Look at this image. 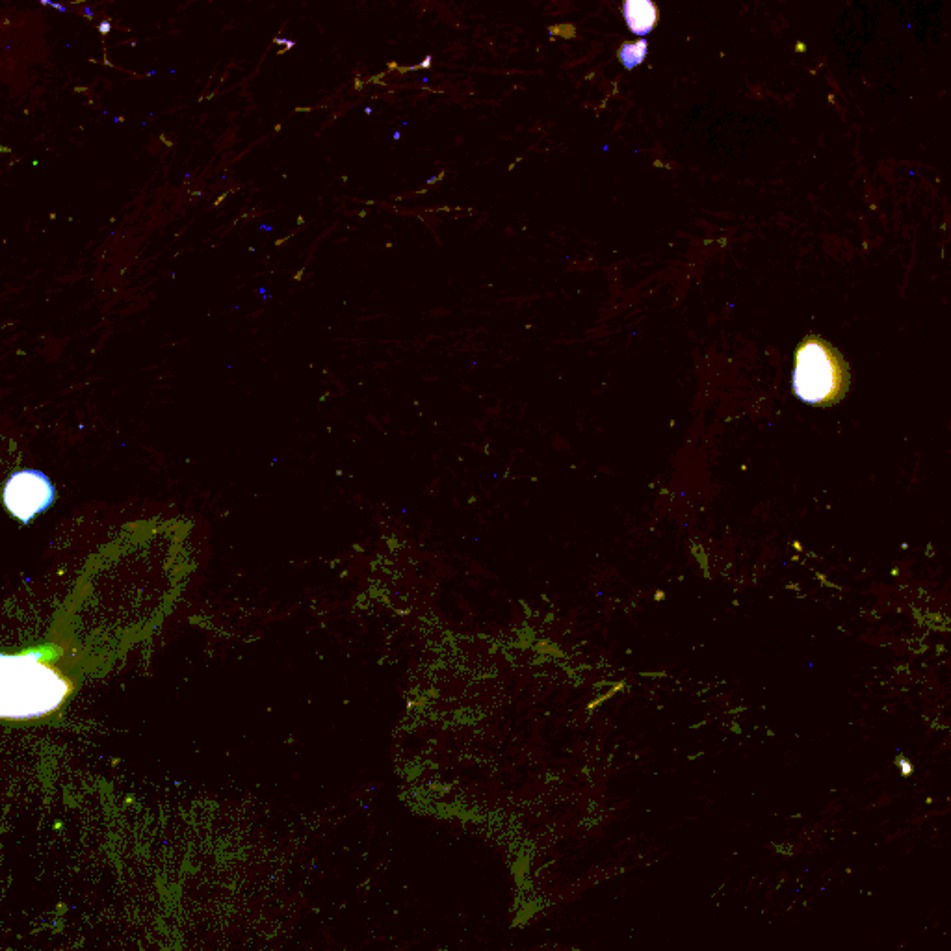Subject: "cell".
<instances>
[{
	"label": "cell",
	"mask_w": 951,
	"mask_h": 951,
	"mask_svg": "<svg viewBox=\"0 0 951 951\" xmlns=\"http://www.w3.org/2000/svg\"><path fill=\"white\" fill-rule=\"evenodd\" d=\"M647 51H649V43L647 40L639 41H626L621 47H619V62L626 67V69H634V67L641 66L645 56H647Z\"/></svg>",
	"instance_id": "cell-5"
},
{
	"label": "cell",
	"mask_w": 951,
	"mask_h": 951,
	"mask_svg": "<svg viewBox=\"0 0 951 951\" xmlns=\"http://www.w3.org/2000/svg\"><path fill=\"white\" fill-rule=\"evenodd\" d=\"M849 389V368L829 342L808 335L795 352L794 392L805 404H838Z\"/></svg>",
	"instance_id": "cell-2"
},
{
	"label": "cell",
	"mask_w": 951,
	"mask_h": 951,
	"mask_svg": "<svg viewBox=\"0 0 951 951\" xmlns=\"http://www.w3.org/2000/svg\"><path fill=\"white\" fill-rule=\"evenodd\" d=\"M626 25L636 36H649L658 25V6L651 0H626L623 4Z\"/></svg>",
	"instance_id": "cell-4"
},
{
	"label": "cell",
	"mask_w": 951,
	"mask_h": 951,
	"mask_svg": "<svg viewBox=\"0 0 951 951\" xmlns=\"http://www.w3.org/2000/svg\"><path fill=\"white\" fill-rule=\"evenodd\" d=\"M108 30H110V25H108V23H103V25H101V32H103V34H106Z\"/></svg>",
	"instance_id": "cell-6"
},
{
	"label": "cell",
	"mask_w": 951,
	"mask_h": 951,
	"mask_svg": "<svg viewBox=\"0 0 951 951\" xmlns=\"http://www.w3.org/2000/svg\"><path fill=\"white\" fill-rule=\"evenodd\" d=\"M54 485L40 470H19L4 487V506L23 524L53 506Z\"/></svg>",
	"instance_id": "cell-3"
},
{
	"label": "cell",
	"mask_w": 951,
	"mask_h": 951,
	"mask_svg": "<svg viewBox=\"0 0 951 951\" xmlns=\"http://www.w3.org/2000/svg\"><path fill=\"white\" fill-rule=\"evenodd\" d=\"M71 691V680L38 652L0 654V719L47 716Z\"/></svg>",
	"instance_id": "cell-1"
}]
</instances>
